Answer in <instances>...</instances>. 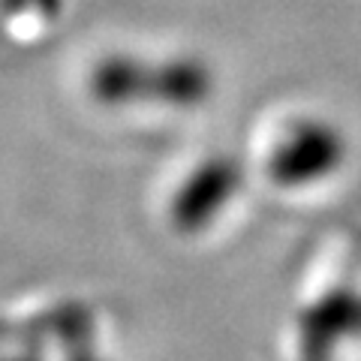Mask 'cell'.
Instances as JSON below:
<instances>
[{
    "mask_svg": "<svg viewBox=\"0 0 361 361\" xmlns=\"http://www.w3.org/2000/svg\"><path fill=\"white\" fill-rule=\"evenodd\" d=\"M349 154L346 135L337 123L325 118H295L286 123L271 148L265 169L277 187H310L341 172Z\"/></svg>",
    "mask_w": 361,
    "mask_h": 361,
    "instance_id": "6da1fadb",
    "label": "cell"
},
{
    "mask_svg": "<svg viewBox=\"0 0 361 361\" xmlns=\"http://www.w3.org/2000/svg\"><path fill=\"white\" fill-rule=\"evenodd\" d=\"M73 361H103L94 355V346H82V349H73Z\"/></svg>",
    "mask_w": 361,
    "mask_h": 361,
    "instance_id": "52a82bcc",
    "label": "cell"
},
{
    "mask_svg": "<svg viewBox=\"0 0 361 361\" xmlns=\"http://www.w3.org/2000/svg\"><path fill=\"white\" fill-rule=\"evenodd\" d=\"M214 87H217L214 70L202 58H193V54L148 61V66H145V103L196 109L208 103Z\"/></svg>",
    "mask_w": 361,
    "mask_h": 361,
    "instance_id": "277c9868",
    "label": "cell"
},
{
    "mask_svg": "<svg viewBox=\"0 0 361 361\" xmlns=\"http://www.w3.org/2000/svg\"><path fill=\"white\" fill-rule=\"evenodd\" d=\"M63 0H0V21H13L21 16L54 18L61 13Z\"/></svg>",
    "mask_w": 361,
    "mask_h": 361,
    "instance_id": "8992f818",
    "label": "cell"
},
{
    "mask_svg": "<svg viewBox=\"0 0 361 361\" xmlns=\"http://www.w3.org/2000/svg\"><path fill=\"white\" fill-rule=\"evenodd\" d=\"M244 187V169L232 154H211L187 172L169 202V220L180 235H199L220 220Z\"/></svg>",
    "mask_w": 361,
    "mask_h": 361,
    "instance_id": "7a4b0ae2",
    "label": "cell"
},
{
    "mask_svg": "<svg viewBox=\"0 0 361 361\" xmlns=\"http://www.w3.org/2000/svg\"><path fill=\"white\" fill-rule=\"evenodd\" d=\"M4 361H37V358H30V355H16V358H4Z\"/></svg>",
    "mask_w": 361,
    "mask_h": 361,
    "instance_id": "ba28073f",
    "label": "cell"
},
{
    "mask_svg": "<svg viewBox=\"0 0 361 361\" xmlns=\"http://www.w3.org/2000/svg\"><path fill=\"white\" fill-rule=\"evenodd\" d=\"M145 63L127 51L106 54L87 73V90L99 106L123 109L145 103Z\"/></svg>",
    "mask_w": 361,
    "mask_h": 361,
    "instance_id": "5b68a950",
    "label": "cell"
},
{
    "mask_svg": "<svg viewBox=\"0 0 361 361\" xmlns=\"http://www.w3.org/2000/svg\"><path fill=\"white\" fill-rule=\"evenodd\" d=\"M298 361H334L343 346L361 341V289L334 286L298 313Z\"/></svg>",
    "mask_w": 361,
    "mask_h": 361,
    "instance_id": "3957f363",
    "label": "cell"
}]
</instances>
